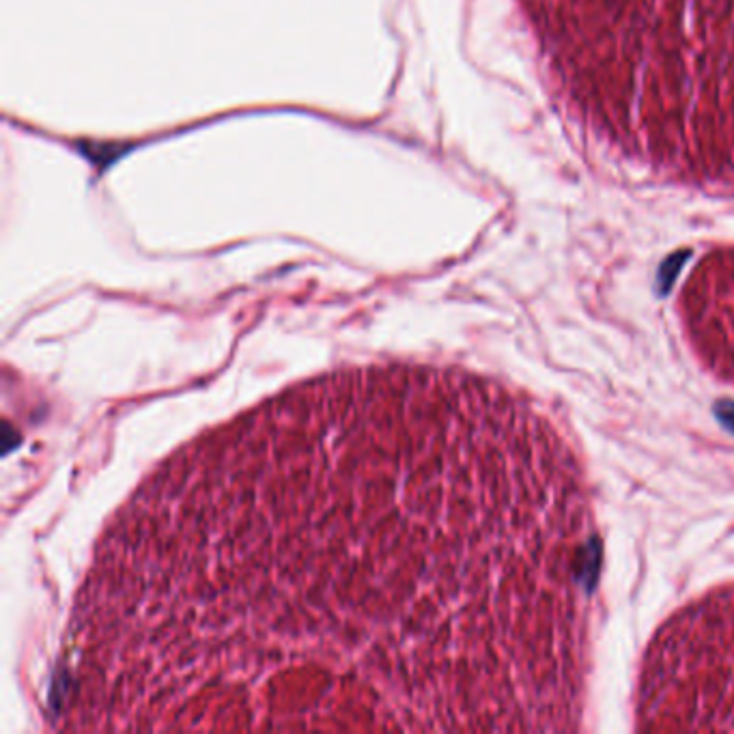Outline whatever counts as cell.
<instances>
[{"label": "cell", "mask_w": 734, "mask_h": 734, "mask_svg": "<svg viewBox=\"0 0 734 734\" xmlns=\"http://www.w3.org/2000/svg\"><path fill=\"white\" fill-rule=\"evenodd\" d=\"M679 315L702 369L734 389V246L713 248L693 265Z\"/></svg>", "instance_id": "3957f363"}, {"label": "cell", "mask_w": 734, "mask_h": 734, "mask_svg": "<svg viewBox=\"0 0 734 734\" xmlns=\"http://www.w3.org/2000/svg\"><path fill=\"white\" fill-rule=\"evenodd\" d=\"M597 554L584 459L530 392L334 369L181 444L104 523L52 728L582 733Z\"/></svg>", "instance_id": "6da1fadb"}, {"label": "cell", "mask_w": 734, "mask_h": 734, "mask_svg": "<svg viewBox=\"0 0 734 734\" xmlns=\"http://www.w3.org/2000/svg\"><path fill=\"white\" fill-rule=\"evenodd\" d=\"M650 38L690 44L734 42V0H573Z\"/></svg>", "instance_id": "277c9868"}, {"label": "cell", "mask_w": 734, "mask_h": 734, "mask_svg": "<svg viewBox=\"0 0 734 734\" xmlns=\"http://www.w3.org/2000/svg\"><path fill=\"white\" fill-rule=\"evenodd\" d=\"M636 733H734V582L681 605L638 663Z\"/></svg>", "instance_id": "7a4b0ae2"}]
</instances>
